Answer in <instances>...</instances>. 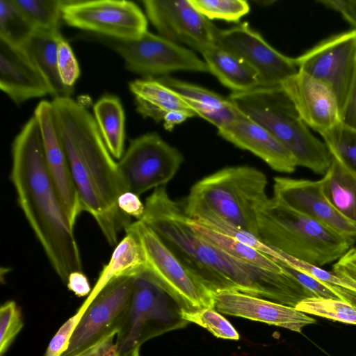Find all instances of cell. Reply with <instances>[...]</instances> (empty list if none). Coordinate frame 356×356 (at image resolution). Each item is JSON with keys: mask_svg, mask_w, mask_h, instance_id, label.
<instances>
[{"mask_svg": "<svg viewBox=\"0 0 356 356\" xmlns=\"http://www.w3.org/2000/svg\"><path fill=\"white\" fill-rule=\"evenodd\" d=\"M181 264L214 293L237 291L295 307L313 297L285 271L277 273L242 262L198 236L183 204L173 200L164 186L146 199L140 220Z\"/></svg>", "mask_w": 356, "mask_h": 356, "instance_id": "cell-1", "label": "cell"}, {"mask_svg": "<svg viewBox=\"0 0 356 356\" xmlns=\"http://www.w3.org/2000/svg\"><path fill=\"white\" fill-rule=\"evenodd\" d=\"M51 104L82 211L93 217L107 242L114 245L120 232L131 223L117 203L126 191L117 163L94 116L83 106L71 97L53 99Z\"/></svg>", "mask_w": 356, "mask_h": 356, "instance_id": "cell-2", "label": "cell"}, {"mask_svg": "<svg viewBox=\"0 0 356 356\" xmlns=\"http://www.w3.org/2000/svg\"><path fill=\"white\" fill-rule=\"evenodd\" d=\"M10 180L18 204L56 273L67 284L83 271L79 248L48 171L40 129L33 115L12 144Z\"/></svg>", "mask_w": 356, "mask_h": 356, "instance_id": "cell-3", "label": "cell"}, {"mask_svg": "<svg viewBox=\"0 0 356 356\" xmlns=\"http://www.w3.org/2000/svg\"><path fill=\"white\" fill-rule=\"evenodd\" d=\"M267 178L248 165L225 168L197 181L182 204L193 218L212 213L258 238V213L268 200Z\"/></svg>", "mask_w": 356, "mask_h": 356, "instance_id": "cell-4", "label": "cell"}, {"mask_svg": "<svg viewBox=\"0 0 356 356\" xmlns=\"http://www.w3.org/2000/svg\"><path fill=\"white\" fill-rule=\"evenodd\" d=\"M249 118L273 135L293 156L297 165L324 175L332 156L314 136L281 86L232 92L228 97Z\"/></svg>", "mask_w": 356, "mask_h": 356, "instance_id": "cell-5", "label": "cell"}, {"mask_svg": "<svg viewBox=\"0 0 356 356\" xmlns=\"http://www.w3.org/2000/svg\"><path fill=\"white\" fill-rule=\"evenodd\" d=\"M258 238L273 250L320 267L340 259L355 242L273 197L259 211Z\"/></svg>", "mask_w": 356, "mask_h": 356, "instance_id": "cell-6", "label": "cell"}, {"mask_svg": "<svg viewBox=\"0 0 356 356\" xmlns=\"http://www.w3.org/2000/svg\"><path fill=\"white\" fill-rule=\"evenodd\" d=\"M188 323L177 301L145 267L135 276L129 307L117 334L119 356H130L145 341Z\"/></svg>", "mask_w": 356, "mask_h": 356, "instance_id": "cell-7", "label": "cell"}, {"mask_svg": "<svg viewBox=\"0 0 356 356\" xmlns=\"http://www.w3.org/2000/svg\"><path fill=\"white\" fill-rule=\"evenodd\" d=\"M79 38L102 44L120 56L126 68L145 78L165 76L176 71L209 72L206 63L193 51L146 31L132 39H118L83 32Z\"/></svg>", "mask_w": 356, "mask_h": 356, "instance_id": "cell-8", "label": "cell"}, {"mask_svg": "<svg viewBox=\"0 0 356 356\" xmlns=\"http://www.w3.org/2000/svg\"><path fill=\"white\" fill-rule=\"evenodd\" d=\"M129 227L140 242L146 268L151 271L181 306L195 312L214 308V293L194 276L144 222L136 220Z\"/></svg>", "mask_w": 356, "mask_h": 356, "instance_id": "cell-9", "label": "cell"}, {"mask_svg": "<svg viewBox=\"0 0 356 356\" xmlns=\"http://www.w3.org/2000/svg\"><path fill=\"white\" fill-rule=\"evenodd\" d=\"M135 276L117 277L102 289L83 314L60 356H80L118 334L129 307Z\"/></svg>", "mask_w": 356, "mask_h": 356, "instance_id": "cell-10", "label": "cell"}, {"mask_svg": "<svg viewBox=\"0 0 356 356\" xmlns=\"http://www.w3.org/2000/svg\"><path fill=\"white\" fill-rule=\"evenodd\" d=\"M183 161L184 156L177 148L151 132L131 140L117 165L126 191L140 195L164 186Z\"/></svg>", "mask_w": 356, "mask_h": 356, "instance_id": "cell-11", "label": "cell"}, {"mask_svg": "<svg viewBox=\"0 0 356 356\" xmlns=\"http://www.w3.org/2000/svg\"><path fill=\"white\" fill-rule=\"evenodd\" d=\"M63 20L69 26L118 39L136 38L147 31V19L133 1L65 0Z\"/></svg>", "mask_w": 356, "mask_h": 356, "instance_id": "cell-12", "label": "cell"}, {"mask_svg": "<svg viewBox=\"0 0 356 356\" xmlns=\"http://www.w3.org/2000/svg\"><path fill=\"white\" fill-rule=\"evenodd\" d=\"M294 59L298 70L333 90L341 116L356 69V29L332 35Z\"/></svg>", "mask_w": 356, "mask_h": 356, "instance_id": "cell-13", "label": "cell"}, {"mask_svg": "<svg viewBox=\"0 0 356 356\" xmlns=\"http://www.w3.org/2000/svg\"><path fill=\"white\" fill-rule=\"evenodd\" d=\"M215 44L234 54L257 74L260 86H279L296 74L295 59L271 47L248 22L227 29L217 28Z\"/></svg>", "mask_w": 356, "mask_h": 356, "instance_id": "cell-14", "label": "cell"}, {"mask_svg": "<svg viewBox=\"0 0 356 356\" xmlns=\"http://www.w3.org/2000/svg\"><path fill=\"white\" fill-rule=\"evenodd\" d=\"M147 18L159 35L184 44L200 54L215 44L218 27L197 11L189 0H144Z\"/></svg>", "mask_w": 356, "mask_h": 356, "instance_id": "cell-15", "label": "cell"}, {"mask_svg": "<svg viewBox=\"0 0 356 356\" xmlns=\"http://www.w3.org/2000/svg\"><path fill=\"white\" fill-rule=\"evenodd\" d=\"M345 237L356 239V224L343 216L325 196L321 180L274 178L273 197Z\"/></svg>", "mask_w": 356, "mask_h": 356, "instance_id": "cell-16", "label": "cell"}, {"mask_svg": "<svg viewBox=\"0 0 356 356\" xmlns=\"http://www.w3.org/2000/svg\"><path fill=\"white\" fill-rule=\"evenodd\" d=\"M34 115L38 122L46 165L71 227L82 211L67 157L58 133L51 102L41 101Z\"/></svg>", "mask_w": 356, "mask_h": 356, "instance_id": "cell-17", "label": "cell"}, {"mask_svg": "<svg viewBox=\"0 0 356 356\" xmlns=\"http://www.w3.org/2000/svg\"><path fill=\"white\" fill-rule=\"evenodd\" d=\"M281 87L303 122L319 134L341 122L336 95L324 82L298 70Z\"/></svg>", "mask_w": 356, "mask_h": 356, "instance_id": "cell-18", "label": "cell"}, {"mask_svg": "<svg viewBox=\"0 0 356 356\" xmlns=\"http://www.w3.org/2000/svg\"><path fill=\"white\" fill-rule=\"evenodd\" d=\"M214 308L220 313L260 321L301 333L316 320L295 307L237 291L214 294Z\"/></svg>", "mask_w": 356, "mask_h": 356, "instance_id": "cell-19", "label": "cell"}, {"mask_svg": "<svg viewBox=\"0 0 356 356\" xmlns=\"http://www.w3.org/2000/svg\"><path fill=\"white\" fill-rule=\"evenodd\" d=\"M218 133L237 147L259 157L275 171L291 173L298 166L293 156L273 135L245 115L218 129Z\"/></svg>", "mask_w": 356, "mask_h": 356, "instance_id": "cell-20", "label": "cell"}, {"mask_svg": "<svg viewBox=\"0 0 356 356\" xmlns=\"http://www.w3.org/2000/svg\"><path fill=\"white\" fill-rule=\"evenodd\" d=\"M0 89L16 104L51 95L47 82L25 53L2 40H0Z\"/></svg>", "mask_w": 356, "mask_h": 356, "instance_id": "cell-21", "label": "cell"}, {"mask_svg": "<svg viewBox=\"0 0 356 356\" xmlns=\"http://www.w3.org/2000/svg\"><path fill=\"white\" fill-rule=\"evenodd\" d=\"M184 99L196 115L224 128L245 115L229 99L198 85L168 76L157 78Z\"/></svg>", "mask_w": 356, "mask_h": 356, "instance_id": "cell-22", "label": "cell"}, {"mask_svg": "<svg viewBox=\"0 0 356 356\" xmlns=\"http://www.w3.org/2000/svg\"><path fill=\"white\" fill-rule=\"evenodd\" d=\"M63 38L60 31L35 29L20 47L47 82L53 99L73 92L62 83L58 71V46Z\"/></svg>", "mask_w": 356, "mask_h": 356, "instance_id": "cell-23", "label": "cell"}, {"mask_svg": "<svg viewBox=\"0 0 356 356\" xmlns=\"http://www.w3.org/2000/svg\"><path fill=\"white\" fill-rule=\"evenodd\" d=\"M124 230V237L115 247L108 263L102 268L95 286L79 309L83 313L110 281L124 275H136L146 267L143 250L137 234L129 225Z\"/></svg>", "mask_w": 356, "mask_h": 356, "instance_id": "cell-24", "label": "cell"}, {"mask_svg": "<svg viewBox=\"0 0 356 356\" xmlns=\"http://www.w3.org/2000/svg\"><path fill=\"white\" fill-rule=\"evenodd\" d=\"M129 88L134 97L136 111L156 122L163 121L165 115L174 110L194 112L183 97L157 78L132 81Z\"/></svg>", "mask_w": 356, "mask_h": 356, "instance_id": "cell-25", "label": "cell"}, {"mask_svg": "<svg viewBox=\"0 0 356 356\" xmlns=\"http://www.w3.org/2000/svg\"><path fill=\"white\" fill-rule=\"evenodd\" d=\"M201 54L209 73L215 76L232 92H245L260 86L255 72L234 54L212 45Z\"/></svg>", "mask_w": 356, "mask_h": 356, "instance_id": "cell-26", "label": "cell"}, {"mask_svg": "<svg viewBox=\"0 0 356 356\" xmlns=\"http://www.w3.org/2000/svg\"><path fill=\"white\" fill-rule=\"evenodd\" d=\"M320 180L323 192L330 204L356 224V175L332 158L330 166Z\"/></svg>", "mask_w": 356, "mask_h": 356, "instance_id": "cell-27", "label": "cell"}, {"mask_svg": "<svg viewBox=\"0 0 356 356\" xmlns=\"http://www.w3.org/2000/svg\"><path fill=\"white\" fill-rule=\"evenodd\" d=\"M94 118L112 156L120 159L124 154L125 115L120 99L107 95L93 106Z\"/></svg>", "mask_w": 356, "mask_h": 356, "instance_id": "cell-28", "label": "cell"}, {"mask_svg": "<svg viewBox=\"0 0 356 356\" xmlns=\"http://www.w3.org/2000/svg\"><path fill=\"white\" fill-rule=\"evenodd\" d=\"M191 227L201 238L218 248L232 257L265 270L282 273L284 270L275 259L231 237L216 232L188 217Z\"/></svg>", "mask_w": 356, "mask_h": 356, "instance_id": "cell-29", "label": "cell"}, {"mask_svg": "<svg viewBox=\"0 0 356 356\" xmlns=\"http://www.w3.org/2000/svg\"><path fill=\"white\" fill-rule=\"evenodd\" d=\"M34 29L59 31L65 0H13Z\"/></svg>", "mask_w": 356, "mask_h": 356, "instance_id": "cell-30", "label": "cell"}, {"mask_svg": "<svg viewBox=\"0 0 356 356\" xmlns=\"http://www.w3.org/2000/svg\"><path fill=\"white\" fill-rule=\"evenodd\" d=\"M320 135L332 158L356 175V131L340 122Z\"/></svg>", "mask_w": 356, "mask_h": 356, "instance_id": "cell-31", "label": "cell"}, {"mask_svg": "<svg viewBox=\"0 0 356 356\" xmlns=\"http://www.w3.org/2000/svg\"><path fill=\"white\" fill-rule=\"evenodd\" d=\"M34 30L13 0L0 1V40L20 48Z\"/></svg>", "mask_w": 356, "mask_h": 356, "instance_id": "cell-32", "label": "cell"}, {"mask_svg": "<svg viewBox=\"0 0 356 356\" xmlns=\"http://www.w3.org/2000/svg\"><path fill=\"white\" fill-rule=\"evenodd\" d=\"M295 308L305 314L356 325V306L339 299L307 298L300 302Z\"/></svg>", "mask_w": 356, "mask_h": 356, "instance_id": "cell-33", "label": "cell"}, {"mask_svg": "<svg viewBox=\"0 0 356 356\" xmlns=\"http://www.w3.org/2000/svg\"><path fill=\"white\" fill-rule=\"evenodd\" d=\"M192 6L208 19L237 22L250 11L244 0H189Z\"/></svg>", "mask_w": 356, "mask_h": 356, "instance_id": "cell-34", "label": "cell"}, {"mask_svg": "<svg viewBox=\"0 0 356 356\" xmlns=\"http://www.w3.org/2000/svg\"><path fill=\"white\" fill-rule=\"evenodd\" d=\"M182 317L188 323L205 328L217 338L234 341L239 339L236 330L215 308L204 309L195 312L182 311Z\"/></svg>", "mask_w": 356, "mask_h": 356, "instance_id": "cell-35", "label": "cell"}, {"mask_svg": "<svg viewBox=\"0 0 356 356\" xmlns=\"http://www.w3.org/2000/svg\"><path fill=\"white\" fill-rule=\"evenodd\" d=\"M24 326L22 312L14 300L0 308V356H4Z\"/></svg>", "mask_w": 356, "mask_h": 356, "instance_id": "cell-36", "label": "cell"}, {"mask_svg": "<svg viewBox=\"0 0 356 356\" xmlns=\"http://www.w3.org/2000/svg\"><path fill=\"white\" fill-rule=\"evenodd\" d=\"M57 65L62 83L73 90L80 75V68L72 47L64 38L58 43Z\"/></svg>", "mask_w": 356, "mask_h": 356, "instance_id": "cell-37", "label": "cell"}, {"mask_svg": "<svg viewBox=\"0 0 356 356\" xmlns=\"http://www.w3.org/2000/svg\"><path fill=\"white\" fill-rule=\"evenodd\" d=\"M83 314L78 309L63 324L50 341L44 356H60L67 350L72 333Z\"/></svg>", "mask_w": 356, "mask_h": 356, "instance_id": "cell-38", "label": "cell"}, {"mask_svg": "<svg viewBox=\"0 0 356 356\" xmlns=\"http://www.w3.org/2000/svg\"><path fill=\"white\" fill-rule=\"evenodd\" d=\"M117 203L119 209L124 214L133 216L137 220L142 218L145 212V204L141 202L138 195L125 191L120 195Z\"/></svg>", "mask_w": 356, "mask_h": 356, "instance_id": "cell-39", "label": "cell"}, {"mask_svg": "<svg viewBox=\"0 0 356 356\" xmlns=\"http://www.w3.org/2000/svg\"><path fill=\"white\" fill-rule=\"evenodd\" d=\"M318 2L339 13L353 29H356V0H321Z\"/></svg>", "mask_w": 356, "mask_h": 356, "instance_id": "cell-40", "label": "cell"}, {"mask_svg": "<svg viewBox=\"0 0 356 356\" xmlns=\"http://www.w3.org/2000/svg\"><path fill=\"white\" fill-rule=\"evenodd\" d=\"M341 122L356 131V69L345 105L341 113Z\"/></svg>", "mask_w": 356, "mask_h": 356, "instance_id": "cell-41", "label": "cell"}, {"mask_svg": "<svg viewBox=\"0 0 356 356\" xmlns=\"http://www.w3.org/2000/svg\"><path fill=\"white\" fill-rule=\"evenodd\" d=\"M67 287L78 297L88 296L92 291L88 279L83 271L71 273L67 279Z\"/></svg>", "mask_w": 356, "mask_h": 356, "instance_id": "cell-42", "label": "cell"}, {"mask_svg": "<svg viewBox=\"0 0 356 356\" xmlns=\"http://www.w3.org/2000/svg\"><path fill=\"white\" fill-rule=\"evenodd\" d=\"M332 272L339 273L356 281V248L350 249L333 266Z\"/></svg>", "mask_w": 356, "mask_h": 356, "instance_id": "cell-43", "label": "cell"}, {"mask_svg": "<svg viewBox=\"0 0 356 356\" xmlns=\"http://www.w3.org/2000/svg\"><path fill=\"white\" fill-rule=\"evenodd\" d=\"M114 337H110L97 345L89 348L80 356H119L118 347L113 342Z\"/></svg>", "mask_w": 356, "mask_h": 356, "instance_id": "cell-44", "label": "cell"}, {"mask_svg": "<svg viewBox=\"0 0 356 356\" xmlns=\"http://www.w3.org/2000/svg\"><path fill=\"white\" fill-rule=\"evenodd\" d=\"M197 116L193 111L185 110H174L167 113L163 117V127L165 129L171 131L176 125H178L187 119Z\"/></svg>", "mask_w": 356, "mask_h": 356, "instance_id": "cell-45", "label": "cell"}, {"mask_svg": "<svg viewBox=\"0 0 356 356\" xmlns=\"http://www.w3.org/2000/svg\"><path fill=\"white\" fill-rule=\"evenodd\" d=\"M139 350L140 348H137L130 356H140Z\"/></svg>", "mask_w": 356, "mask_h": 356, "instance_id": "cell-46", "label": "cell"}]
</instances>
